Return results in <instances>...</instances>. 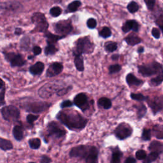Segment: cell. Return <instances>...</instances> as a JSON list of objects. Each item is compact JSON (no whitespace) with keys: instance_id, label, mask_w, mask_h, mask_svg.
<instances>
[{"instance_id":"db71d44e","label":"cell","mask_w":163,"mask_h":163,"mask_svg":"<svg viewBox=\"0 0 163 163\" xmlns=\"http://www.w3.org/2000/svg\"><path fill=\"white\" fill-rule=\"evenodd\" d=\"M51 162H52V160L50 157H49L45 155H43L42 156L40 163H51Z\"/></svg>"},{"instance_id":"836d02e7","label":"cell","mask_w":163,"mask_h":163,"mask_svg":"<svg viewBox=\"0 0 163 163\" xmlns=\"http://www.w3.org/2000/svg\"><path fill=\"white\" fill-rule=\"evenodd\" d=\"M30 147L32 149H38L41 145V140L39 138H31L28 141Z\"/></svg>"},{"instance_id":"f6af8a7d","label":"cell","mask_w":163,"mask_h":163,"mask_svg":"<svg viewBox=\"0 0 163 163\" xmlns=\"http://www.w3.org/2000/svg\"><path fill=\"white\" fill-rule=\"evenodd\" d=\"M97 26L96 20L94 18H90L87 21V26L89 29H94Z\"/></svg>"},{"instance_id":"f5cc1de1","label":"cell","mask_w":163,"mask_h":163,"mask_svg":"<svg viewBox=\"0 0 163 163\" xmlns=\"http://www.w3.org/2000/svg\"><path fill=\"white\" fill-rule=\"evenodd\" d=\"M33 52L35 56L38 55L42 53V49L38 46H35L33 49Z\"/></svg>"},{"instance_id":"b9f144b4","label":"cell","mask_w":163,"mask_h":163,"mask_svg":"<svg viewBox=\"0 0 163 163\" xmlns=\"http://www.w3.org/2000/svg\"><path fill=\"white\" fill-rule=\"evenodd\" d=\"M141 139L143 141H149L151 139V130L149 129H143Z\"/></svg>"},{"instance_id":"e575fe53","label":"cell","mask_w":163,"mask_h":163,"mask_svg":"<svg viewBox=\"0 0 163 163\" xmlns=\"http://www.w3.org/2000/svg\"><path fill=\"white\" fill-rule=\"evenodd\" d=\"M159 157V154L157 152H152L150 154L147 156L146 158L143 161V163H152L157 160Z\"/></svg>"},{"instance_id":"4dcf8cb0","label":"cell","mask_w":163,"mask_h":163,"mask_svg":"<svg viewBox=\"0 0 163 163\" xmlns=\"http://www.w3.org/2000/svg\"><path fill=\"white\" fill-rule=\"evenodd\" d=\"M0 148L2 150H8L13 149V145L10 141L3 138L0 139Z\"/></svg>"},{"instance_id":"7a4b0ae2","label":"cell","mask_w":163,"mask_h":163,"mask_svg":"<svg viewBox=\"0 0 163 163\" xmlns=\"http://www.w3.org/2000/svg\"><path fill=\"white\" fill-rule=\"evenodd\" d=\"M95 45L91 42L89 36H84L79 38L75 42L73 49V54L76 55H82L83 54H91L94 50Z\"/></svg>"},{"instance_id":"8fae6325","label":"cell","mask_w":163,"mask_h":163,"mask_svg":"<svg viewBox=\"0 0 163 163\" xmlns=\"http://www.w3.org/2000/svg\"><path fill=\"white\" fill-rule=\"evenodd\" d=\"M47 131L50 137L55 138H61L66 135V131L55 122L48 124Z\"/></svg>"},{"instance_id":"ba28073f","label":"cell","mask_w":163,"mask_h":163,"mask_svg":"<svg viewBox=\"0 0 163 163\" xmlns=\"http://www.w3.org/2000/svg\"><path fill=\"white\" fill-rule=\"evenodd\" d=\"M51 104L43 102V101H36L30 103H27L25 104V110L26 112H32L35 113H40L49 108Z\"/></svg>"},{"instance_id":"6f0895ef","label":"cell","mask_w":163,"mask_h":163,"mask_svg":"<svg viewBox=\"0 0 163 163\" xmlns=\"http://www.w3.org/2000/svg\"><path fill=\"white\" fill-rule=\"evenodd\" d=\"M120 55L119 54H113L112 56V59L113 61H117L119 59Z\"/></svg>"},{"instance_id":"277c9868","label":"cell","mask_w":163,"mask_h":163,"mask_svg":"<svg viewBox=\"0 0 163 163\" xmlns=\"http://www.w3.org/2000/svg\"><path fill=\"white\" fill-rule=\"evenodd\" d=\"M138 72L145 77L154 75H159L163 71V66L157 62H153L148 65H141L138 67Z\"/></svg>"},{"instance_id":"83f0119b","label":"cell","mask_w":163,"mask_h":163,"mask_svg":"<svg viewBox=\"0 0 163 163\" xmlns=\"http://www.w3.org/2000/svg\"><path fill=\"white\" fill-rule=\"evenodd\" d=\"M99 106L105 110H108L112 108V103L110 99L107 98H101L98 101Z\"/></svg>"},{"instance_id":"ac0fdd59","label":"cell","mask_w":163,"mask_h":163,"mask_svg":"<svg viewBox=\"0 0 163 163\" xmlns=\"http://www.w3.org/2000/svg\"><path fill=\"white\" fill-rule=\"evenodd\" d=\"M45 68V65L42 62L38 61L35 64L30 66V72L33 75H41Z\"/></svg>"},{"instance_id":"5bb4252c","label":"cell","mask_w":163,"mask_h":163,"mask_svg":"<svg viewBox=\"0 0 163 163\" xmlns=\"http://www.w3.org/2000/svg\"><path fill=\"white\" fill-rule=\"evenodd\" d=\"M84 159L85 163H98V150L94 146H89Z\"/></svg>"},{"instance_id":"6125c7cd","label":"cell","mask_w":163,"mask_h":163,"mask_svg":"<svg viewBox=\"0 0 163 163\" xmlns=\"http://www.w3.org/2000/svg\"><path fill=\"white\" fill-rule=\"evenodd\" d=\"M30 163H35V162H30Z\"/></svg>"},{"instance_id":"11a10c76","label":"cell","mask_w":163,"mask_h":163,"mask_svg":"<svg viewBox=\"0 0 163 163\" xmlns=\"http://www.w3.org/2000/svg\"><path fill=\"white\" fill-rule=\"evenodd\" d=\"M136 162H137V161L135 158L129 157L126 159L125 162L124 163H136Z\"/></svg>"},{"instance_id":"44dd1931","label":"cell","mask_w":163,"mask_h":163,"mask_svg":"<svg viewBox=\"0 0 163 163\" xmlns=\"http://www.w3.org/2000/svg\"><path fill=\"white\" fill-rule=\"evenodd\" d=\"M126 82L129 86H140L143 82L134 75L132 73H129L126 76Z\"/></svg>"},{"instance_id":"7402d4cb","label":"cell","mask_w":163,"mask_h":163,"mask_svg":"<svg viewBox=\"0 0 163 163\" xmlns=\"http://www.w3.org/2000/svg\"><path fill=\"white\" fill-rule=\"evenodd\" d=\"M149 149L152 152H157L159 154H161L163 152V143L156 140L153 141L150 143Z\"/></svg>"},{"instance_id":"f1b7e54d","label":"cell","mask_w":163,"mask_h":163,"mask_svg":"<svg viewBox=\"0 0 163 163\" xmlns=\"http://www.w3.org/2000/svg\"><path fill=\"white\" fill-rule=\"evenodd\" d=\"M153 132L156 138L163 140V125L156 124L153 128Z\"/></svg>"},{"instance_id":"60d3db41","label":"cell","mask_w":163,"mask_h":163,"mask_svg":"<svg viewBox=\"0 0 163 163\" xmlns=\"http://www.w3.org/2000/svg\"><path fill=\"white\" fill-rule=\"evenodd\" d=\"M62 13V9L59 6H54L50 10V14L53 17H59Z\"/></svg>"},{"instance_id":"f907efd6","label":"cell","mask_w":163,"mask_h":163,"mask_svg":"<svg viewBox=\"0 0 163 163\" xmlns=\"http://www.w3.org/2000/svg\"><path fill=\"white\" fill-rule=\"evenodd\" d=\"M73 103L72 101H70V100H66L64 101L61 103V107L62 108H68V107H72L73 105Z\"/></svg>"},{"instance_id":"603a6c76","label":"cell","mask_w":163,"mask_h":163,"mask_svg":"<svg viewBox=\"0 0 163 163\" xmlns=\"http://www.w3.org/2000/svg\"><path fill=\"white\" fill-rule=\"evenodd\" d=\"M124 40L127 43L128 45L131 46H135L141 42V39L137 35H129L127 37L124 38Z\"/></svg>"},{"instance_id":"9a60e30c","label":"cell","mask_w":163,"mask_h":163,"mask_svg":"<svg viewBox=\"0 0 163 163\" xmlns=\"http://www.w3.org/2000/svg\"><path fill=\"white\" fill-rule=\"evenodd\" d=\"M63 70V65L60 63L54 62L49 66L46 72V76L47 77H53L60 74Z\"/></svg>"},{"instance_id":"d590c367","label":"cell","mask_w":163,"mask_h":163,"mask_svg":"<svg viewBox=\"0 0 163 163\" xmlns=\"http://www.w3.org/2000/svg\"><path fill=\"white\" fill-rule=\"evenodd\" d=\"M112 31L108 27H103L99 32V35L103 38H108L112 36Z\"/></svg>"},{"instance_id":"d4e9b609","label":"cell","mask_w":163,"mask_h":163,"mask_svg":"<svg viewBox=\"0 0 163 163\" xmlns=\"http://www.w3.org/2000/svg\"><path fill=\"white\" fill-rule=\"evenodd\" d=\"M74 63L76 70L79 71H83L84 70V59L82 55L75 56Z\"/></svg>"},{"instance_id":"ffe728a7","label":"cell","mask_w":163,"mask_h":163,"mask_svg":"<svg viewBox=\"0 0 163 163\" xmlns=\"http://www.w3.org/2000/svg\"><path fill=\"white\" fill-rule=\"evenodd\" d=\"M22 6L21 4H20L18 2H5L4 3H2V10L5 9L7 10L8 11H16L18 10L21 8Z\"/></svg>"},{"instance_id":"f35d334b","label":"cell","mask_w":163,"mask_h":163,"mask_svg":"<svg viewBox=\"0 0 163 163\" xmlns=\"http://www.w3.org/2000/svg\"><path fill=\"white\" fill-rule=\"evenodd\" d=\"M147 107L143 104H140L138 107V117L139 119H142L147 113Z\"/></svg>"},{"instance_id":"e0dca14e","label":"cell","mask_w":163,"mask_h":163,"mask_svg":"<svg viewBox=\"0 0 163 163\" xmlns=\"http://www.w3.org/2000/svg\"><path fill=\"white\" fill-rule=\"evenodd\" d=\"M139 30L140 25L138 22L135 20H128L124 23V24L122 27V30L125 33H128L131 30L135 32H138Z\"/></svg>"},{"instance_id":"6da1fadb","label":"cell","mask_w":163,"mask_h":163,"mask_svg":"<svg viewBox=\"0 0 163 163\" xmlns=\"http://www.w3.org/2000/svg\"><path fill=\"white\" fill-rule=\"evenodd\" d=\"M56 117L69 129L73 131L84 129L88 123L87 119L75 112H60Z\"/></svg>"},{"instance_id":"ee69618b","label":"cell","mask_w":163,"mask_h":163,"mask_svg":"<svg viewBox=\"0 0 163 163\" xmlns=\"http://www.w3.org/2000/svg\"><path fill=\"white\" fill-rule=\"evenodd\" d=\"M147 157V153L143 150H139L136 152V157L138 160H144Z\"/></svg>"},{"instance_id":"2e32d148","label":"cell","mask_w":163,"mask_h":163,"mask_svg":"<svg viewBox=\"0 0 163 163\" xmlns=\"http://www.w3.org/2000/svg\"><path fill=\"white\" fill-rule=\"evenodd\" d=\"M89 147V146L86 145H79L73 147L70 152V156L71 157H80L84 159Z\"/></svg>"},{"instance_id":"ab89813d","label":"cell","mask_w":163,"mask_h":163,"mask_svg":"<svg viewBox=\"0 0 163 163\" xmlns=\"http://www.w3.org/2000/svg\"><path fill=\"white\" fill-rule=\"evenodd\" d=\"M5 93V85L3 80H1V87H0V100H1V105L5 104L4 101Z\"/></svg>"},{"instance_id":"8d00e7d4","label":"cell","mask_w":163,"mask_h":163,"mask_svg":"<svg viewBox=\"0 0 163 163\" xmlns=\"http://www.w3.org/2000/svg\"><path fill=\"white\" fill-rule=\"evenodd\" d=\"M127 8L130 13L134 14L138 12V10H139V5L135 2H131L128 5Z\"/></svg>"},{"instance_id":"681fc988","label":"cell","mask_w":163,"mask_h":163,"mask_svg":"<svg viewBox=\"0 0 163 163\" xmlns=\"http://www.w3.org/2000/svg\"><path fill=\"white\" fill-rule=\"evenodd\" d=\"M71 87H68V88H61L57 92V95L59 96H63L64 94H66V93H68L69 92V91H70L71 89Z\"/></svg>"},{"instance_id":"d6986e66","label":"cell","mask_w":163,"mask_h":163,"mask_svg":"<svg viewBox=\"0 0 163 163\" xmlns=\"http://www.w3.org/2000/svg\"><path fill=\"white\" fill-rule=\"evenodd\" d=\"M45 37L46 38V41L47 44L50 43V44H55L57 43L59 40L63 39V38H65V36H61V35H57L52 34L50 32H46L45 34Z\"/></svg>"},{"instance_id":"9c48e42d","label":"cell","mask_w":163,"mask_h":163,"mask_svg":"<svg viewBox=\"0 0 163 163\" xmlns=\"http://www.w3.org/2000/svg\"><path fill=\"white\" fill-rule=\"evenodd\" d=\"M3 54L5 59L10 63L12 67H21L26 63V60L20 54H15L14 52H4Z\"/></svg>"},{"instance_id":"7bdbcfd3","label":"cell","mask_w":163,"mask_h":163,"mask_svg":"<svg viewBox=\"0 0 163 163\" xmlns=\"http://www.w3.org/2000/svg\"><path fill=\"white\" fill-rule=\"evenodd\" d=\"M109 73L110 74H113V73H116L119 72L121 69H122V67L120 64H113L109 66Z\"/></svg>"},{"instance_id":"484cf974","label":"cell","mask_w":163,"mask_h":163,"mask_svg":"<svg viewBox=\"0 0 163 163\" xmlns=\"http://www.w3.org/2000/svg\"><path fill=\"white\" fill-rule=\"evenodd\" d=\"M122 152L119 150V149L118 147L116 148L112 153L111 163H120V159L122 157Z\"/></svg>"},{"instance_id":"9f6ffc18","label":"cell","mask_w":163,"mask_h":163,"mask_svg":"<svg viewBox=\"0 0 163 163\" xmlns=\"http://www.w3.org/2000/svg\"><path fill=\"white\" fill-rule=\"evenodd\" d=\"M23 31H22V30L21 28H18V27H17L15 30V35H21V34H22Z\"/></svg>"},{"instance_id":"f546056e","label":"cell","mask_w":163,"mask_h":163,"mask_svg":"<svg viewBox=\"0 0 163 163\" xmlns=\"http://www.w3.org/2000/svg\"><path fill=\"white\" fill-rule=\"evenodd\" d=\"M57 51H58V49L56 47L55 44L47 43L46 47L45 48V54L46 55H54Z\"/></svg>"},{"instance_id":"94428289","label":"cell","mask_w":163,"mask_h":163,"mask_svg":"<svg viewBox=\"0 0 163 163\" xmlns=\"http://www.w3.org/2000/svg\"><path fill=\"white\" fill-rule=\"evenodd\" d=\"M159 27H160L161 30V31H162V33H163V25H162V26H159Z\"/></svg>"},{"instance_id":"cb8c5ba5","label":"cell","mask_w":163,"mask_h":163,"mask_svg":"<svg viewBox=\"0 0 163 163\" xmlns=\"http://www.w3.org/2000/svg\"><path fill=\"white\" fill-rule=\"evenodd\" d=\"M13 135L17 141H21L24 137V130L21 126L16 125L13 129Z\"/></svg>"},{"instance_id":"c3c4849f","label":"cell","mask_w":163,"mask_h":163,"mask_svg":"<svg viewBox=\"0 0 163 163\" xmlns=\"http://www.w3.org/2000/svg\"><path fill=\"white\" fill-rule=\"evenodd\" d=\"M21 47L24 48V49H27L26 47H28V44L27 43H30V39H29V38L27 36L23 37L21 41Z\"/></svg>"},{"instance_id":"816d5d0a","label":"cell","mask_w":163,"mask_h":163,"mask_svg":"<svg viewBox=\"0 0 163 163\" xmlns=\"http://www.w3.org/2000/svg\"><path fill=\"white\" fill-rule=\"evenodd\" d=\"M152 35L156 39H158L160 37V31L157 28H153L152 30Z\"/></svg>"},{"instance_id":"7dc6e473","label":"cell","mask_w":163,"mask_h":163,"mask_svg":"<svg viewBox=\"0 0 163 163\" xmlns=\"http://www.w3.org/2000/svg\"><path fill=\"white\" fill-rule=\"evenodd\" d=\"M144 2L150 10H152L154 8L156 3V0H144Z\"/></svg>"},{"instance_id":"30bf717a","label":"cell","mask_w":163,"mask_h":163,"mask_svg":"<svg viewBox=\"0 0 163 163\" xmlns=\"http://www.w3.org/2000/svg\"><path fill=\"white\" fill-rule=\"evenodd\" d=\"M132 133V129L128 124L121 123L116 128L114 134L120 140H124L129 137Z\"/></svg>"},{"instance_id":"1f68e13d","label":"cell","mask_w":163,"mask_h":163,"mask_svg":"<svg viewBox=\"0 0 163 163\" xmlns=\"http://www.w3.org/2000/svg\"><path fill=\"white\" fill-rule=\"evenodd\" d=\"M163 82V71L157 75L150 81V84L152 86H158Z\"/></svg>"},{"instance_id":"d6a6232c","label":"cell","mask_w":163,"mask_h":163,"mask_svg":"<svg viewBox=\"0 0 163 163\" xmlns=\"http://www.w3.org/2000/svg\"><path fill=\"white\" fill-rule=\"evenodd\" d=\"M117 49V43L115 42H107L104 44V49L107 52H113Z\"/></svg>"},{"instance_id":"8992f818","label":"cell","mask_w":163,"mask_h":163,"mask_svg":"<svg viewBox=\"0 0 163 163\" xmlns=\"http://www.w3.org/2000/svg\"><path fill=\"white\" fill-rule=\"evenodd\" d=\"M3 118L8 122L15 121L20 117V111L14 105L5 106L1 110Z\"/></svg>"},{"instance_id":"4fadbf2b","label":"cell","mask_w":163,"mask_h":163,"mask_svg":"<svg viewBox=\"0 0 163 163\" xmlns=\"http://www.w3.org/2000/svg\"><path fill=\"white\" fill-rule=\"evenodd\" d=\"M149 107L154 114H156L163 109V96L156 97L153 100H147Z\"/></svg>"},{"instance_id":"3957f363","label":"cell","mask_w":163,"mask_h":163,"mask_svg":"<svg viewBox=\"0 0 163 163\" xmlns=\"http://www.w3.org/2000/svg\"><path fill=\"white\" fill-rule=\"evenodd\" d=\"M31 21L35 26L31 31L32 33L47 32L49 24L43 14L40 12L34 13L31 17Z\"/></svg>"},{"instance_id":"74e56055","label":"cell","mask_w":163,"mask_h":163,"mask_svg":"<svg viewBox=\"0 0 163 163\" xmlns=\"http://www.w3.org/2000/svg\"><path fill=\"white\" fill-rule=\"evenodd\" d=\"M130 96L131 98V99L134 100H136V101H147L149 99V97L147 96H143L142 94H135V93H131Z\"/></svg>"},{"instance_id":"91938a15","label":"cell","mask_w":163,"mask_h":163,"mask_svg":"<svg viewBox=\"0 0 163 163\" xmlns=\"http://www.w3.org/2000/svg\"><path fill=\"white\" fill-rule=\"evenodd\" d=\"M33 57H34V56H32V55H30V56H29V57H28V59H33Z\"/></svg>"},{"instance_id":"52a82bcc","label":"cell","mask_w":163,"mask_h":163,"mask_svg":"<svg viewBox=\"0 0 163 163\" xmlns=\"http://www.w3.org/2000/svg\"><path fill=\"white\" fill-rule=\"evenodd\" d=\"M59 89L60 88L59 84L49 82L45 84L42 86L39 89V91H38V94H39L40 97H41L42 98H49L54 93H57V92Z\"/></svg>"},{"instance_id":"4316f807","label":"cell","mask_w":163,"mask_h":163,"mask_svg":"<svg viewBox=\"0 0 163 163\" xmlns=\"http://www.w3.org/2000/svg\"><path fill=\"white\" fill-rule=\"evenodd\" d=\"M82 2L79 0H75L70 3L67 7V12H75L81 6Z\"/></svg>"},{"instance_id":"5b68a950","label":"cell","mask_w":163,"mask_h":163,"mask_svg":"<svg viewBox=\"0 0 163 163\" xmlns=\"http://www.w3.org/2000/svg\"><path fill=\"white\" fill-rule=\"evenodd\" d=\"M53 27L55 32L57 34L61 35V36H66L70 34L73 30L72 22L70 20L60 21L54 23L53 24Z\"/></svg>"},{"instance_id":"680465c9","label":"cell","mask_w":163,"mask_h":163,"mask_svg":"<svg viewBox=\"0 0 163 163\" xmlns=\"http://www.w3.org/2000/svg\"><path fill=\"white\" fill-rule=\"evenodd\" d=\"M144 52V48L143 47H140L139 49H138V53H142Z\"/></svg>"},{"instance_id":"7c38bea8","label":"cell","mask_w":163,"mask_h":163,"mask_svg":"<svg viewBox=\"0 0 163 163\" xmlns=\"http://www.w3.org/2000/svg\"><path fill=\"white\" fill-rule=\"evenodd\" d=\"M74 104L85 112L89 108V104L88 102V98L85 94L79 93L76 96L73 100Z\"/></svg>"},{"instance_id":"bcb514c9","label":"cell","mask_w":163,"mask_h":163,"mask_svg":"<svg viewBox=\"0 0 163 163\" xmlns=\"http://www.w3.org/2000/svg\"><path fill=\"white\" fill-rule=\"evenodd\" d=\"M38 118H39V116L38 115H37V116H35V115H33V114H30L28 115V116H27L26 117V120H27V122L30 124H33V122L36 120Z\"/></svg>"}]
</instances>
